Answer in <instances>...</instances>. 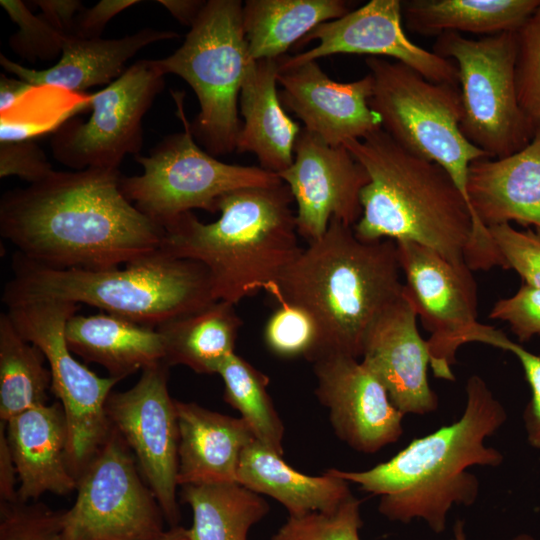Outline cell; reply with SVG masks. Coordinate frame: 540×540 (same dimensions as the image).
Listing matches in <instances>:
<instances>
[{
	"mask_svg": "<svg viewBox=\"0 0 540 540\" xmlns=\"http://www.w3.org/2000/svg\"><path fill=\"white\" fill-rule=\"evenodd\" d=\"M241 325L235 305L223 300L170 319L156 327L164 345V363L184 365L199 374H218L235 353Z\"/></svg>",
	"mask_w": 540,
	"mask_h": 540,
	"instance_id": "28",
	"label": "cell"
},
{
	"mask_svg": "<svg viewBox=\"0 0 540 540\" xmlns=\"http://www.w3.org/2000/svg\"><path fill=\"white\" fill-rule=\"evenodd\" d=\"M344 0H247L242 24L250 58L279 59L321 23L351 11Z\"/></svg>",
	"mask_w": 540,
	"mask_h": 540,
	"instance_id": "29",
	"label": "cell"
},
{
	"mask_svg": "<svg viewBox=\"0 0 540 540\" xmlns=\"http://www.w3.org/2000/svg\"><path fill=\"white\" fill-rule=\"evenodd\" d=\"M33 85L17 78L0 75V113L6 115L17 102L35 89Z\"/></svg>",
	"mask_w": 540,
	"mask_h": 540,
	"instance_id": "46",
	"label": "cell"
},
{
	"mask_svg": "<svg viewBox=\"0 0 540 540\" xmlns=\"http://www.w3.org/2000/svg\"><path fill=\"white\" fill-rule=\"evenodd\" d=\"M17 472L8 446L5 423H0V503L18 502Z\"/></svg>",
	"mask_w": 540,
	"mask_h": 540,
	"instance_id": "45",
	"label": "cell"
},
{
	"mask_svg": "<svg viewBox=\"0 0 540 540\" xmlns=\"http://www.w3.org/2000/svg\"><path fill=\"white\" fill-rule=\"evenodd\" d=\"M79 304L38 300L8 308L19 333L43 352L52 376L51 392L63 407L68 426V466L76 479L105 442L111 426L106 402L121 380L100 377L80 363L65 339L67 321Z\"/></svg>",
	"mask_w": 540,
	"mask_h": 540,
	"instance_id": "11",
	"label": "cell"
},
{
	"mask_svg": "<svg viewBox=\"0 0 540 540\" xmlns=\"http://www.w3.org/2000/svg\"><path fill=\"white\" fill-rule=\"evenodd\" d=\"M11 269L2 293L8 308L38 300L84 303L156 328L216 301L204 265L161 249L106 270L55 269L15 252Z\"/></svg>",
	"mask_w": 540,
	"mask_h": 540,
	"instance_id": "6",
	"label": "cell"
},
{
	"mask_svg": "<svg viewBox=\"0 0 540 540\" xmlns=\"http://www.w3.org/2000/svg\"><path fill=\"white\" fill-rule=\"evenodd\" d=\"M313 364L316 395L329 410L340 440L366 454L398 441L404 414L359 359L335 354L322 356Z\"/></svg>",
	"mask_w": 540,
	"mask_h": 540,
	"instance_id": "19",
	"label": "cell"
},
{
	"mask_svg": "<svg viewBox=\"0 0 540 540\" xmlns=\"http://www.w3.org/2000/svg\"><path fill=\"white\" fill-rule=\"evenodd\" d=\"M183 131L170 134L148 155H136L143 167L139 176H121L120 188L142 214L164 227L192 209L218 212V202L236 189L269 186L281 178L260 166L219 161L194 139L180 101Z\"/></svg>",
	"mask_w": 540,
	"mask_h": 540,
	"instance_id": "9",
	"label": "cell"
},
{
	"mask_svg": "<svg viewBox=\"0 0 540 540\" xmlns=\"http://www.w3.org/2000/svg\"><path fill=\"white\" fill-rule=\"evenodd\" d=\"M239 0H208L183 44L155 60L164 75L184 79L197 96L200 110L190 129L212 156L236 150L242 126L238 114L241 87L250 64Z\"/></svg>",
	"mask_w": 540,
	"mask_h": 540,
	"instance_id": "7",
	"label": "cell"
},
{
	"mask_svg": "<svg viewBox=\"0 0 540 540\" xmlns=\"http://www.w3.org/2000/svg\"><path fill=\"white\" fill-rule=\"evenodd\" d=\"M366 65L372 77L369 105L380 117L382 129L406 150L441 165L470 208L468 168L487 155L461 132L459 85L430 81L409 66L383 57H368Z\"/></svg>",
	"mask_w": 540,
	"mask_h": 540,
	"instance_id": "8",
	"label": "cell"
},
{
	"mask_svg": "<svg viewBox=\"0 0 540 540\" xmlns=\"http://www.w3.org/2000/svg\"><path fill=\"white\" fill-rule=\"evenodd\" d=\"M343 145L369 176L360 194L362 214L353 226L359 239L412 241L453 263H466L473 215L441 165L406 150L383 129Z\"/></svg>",
	"mask_w": 540,
	"mask_h": 540,
	"instance_id": "5",
	"label": "cell"
},
{
	"mask_svg": "<svg viewBox=\"0 0 540 540\" xmlns=\"http://www.w3.org/2000/svg\"><path fill=\"white\" fill-rule=\"evenodd\" d=\"M33 3L40 8L39 15L65 36L71 35L74 19L83 9L79 0H36Z\"/></svg>",
	"mask_w": 540,
	"mask_h": 540,
	"instance_id": "44",
	"label": "cell"
},
{
	"mask_svg": "<svg viewBox=\"0 0 540 540\" xmlns=\"http://www.w3.org/2000/svg\"><path fill=\"white\" fill-rule=\"evenodd\" d=\"M433 52L458 68L465 138L488 158H503L534 138L517 96V35L503 32L471 39L447 32L436 37Z\"/></svg>",
	"mask_w": 540,
	"mask_h": 540,
	"instance_id": "10",
	"label": "cell"
},
{
	"mask_svg": "<svg viewBox=\"0 0 540 540\" xmlns=\"http://www.w3.org/2000/svg\"><path fill=\"white\" fill-rule=\"evenodd\" d=\"M61 514L35 501L0 503V540H63Z\"/></svg>",
	"mask_w": 540,
	"mask_h": 540,
	"instance_id": "38",
	"label": "cell"
},
{
	"mask_svg": "<svg viewBox=\"0 0 540 540\" xmlns=\"http://www.w3.org/2000/svg\"><path fill=\"white\" fill-rule=\"evenodd\" d=\"M168 369L164 362L144 369L130 389L110 394L105 410L110 426L134 454L166 522L174 527L180 519L176 497L179 430L175 400L168 391Z\"/></svg>",
	"mask_w": 540,
	"mask_h": 540,
	"instance_id": "15",
	"label": "cell"
},
{
	"mask_svg": "<svg viewBox=\"0 0 540 540\" xmlns=\"http://www.w3.org/2000/svg\"><path fill=\"white\" fill-rule=\"evenodd\" d=\"M76 491L74 504L61 514L63 540H161L167 532L134 454L113 427Z\"/></svg>",
	"mask_w": 540,
	"mask_h": 540,
	"instance_id": "12",
	"label": "cell"
},
{
	"mask_svg": "<svg viewBox=\"0 0 540 540\" xmlns=\"http://www.w3.org/2000/svg\"><path fill=\"white\" fill-rule=\"evenodd\" d=\"M278 73V59L250 64L240 92L243 122L236 143L237 152L253 153L261 168L277 175L293 163L302 130L280 101Z\"/></svg>",
	"mask_w": 540,
	"mask_h": 540,
	"instance_id": "25",
	"label": "cell"
},
{
	"mask_svg": "<svg viewBox=\"0 0 540 540\" xmlns=\"http://www.w3.org/2000/svg\"><path fill=\"white\" fill-rule=\"evenodd\" d=\"M181 497L192 509L190 540H247L269 512L260 494L239 483L184 485Z\"/></svg>",
	"mask_w": 540,
	"mask_h": 540,
	"instance_id": "31",
	"label": "cell"
},
{
	"mask_svg": "<svg viewBox=\"0 0 540 540\" xmlns=\"http://www.w3.org/2000/svg\"><path fill=\"white\" fill-rule=\"evenodd\" d=\"M268 349L282 358L304 357L313 361L320 345V332L312 315L292 303H278L264 328Z\"/></svg>",
	"mask_w": 540,
	"mask_h": 540,
	"instance_id": "34",
	"label": "cell"
},
{
	"mask_svg": "<svg viewBox=\"0 0 540 540\" xmlns=\"http://www.w3.org/2000/svg\"><path fill=\"white\" fill-rule=\"evenodd\" d=\"M46 154L33 139L0 142V177L17 176L33 184L53 172Z\"/></svg>",
	"mask_w": 540,
	"mask_h": 540,
	"instance_id": "42",
	"label": "cell"
},
{
	"mask_svg": "<svg viewBox=\"0 0 540 540\" xmlns=\"http://www.w3.org/2000/svg\"><path fill=\"white\" fill-rule=\"evenodd\" d=\"M487 228L503 268L515 270L525 284L540 288V229L520 231L510 223Z\"/></svg>",
	"mask_w": 540,
	"mask_h": 540,
	"instance_id": "40",
	"label": "cell"
},
{
	"mask_svg": "<svg viewBox=\"0 0 540 540\" xmlns=\"http://www.w3.org/2000/svg\"><path fill=\"white\" fill-rule=\"evenodd\" d=\"M293 202L283 181L236 189L219 200L216 221L187 212L164 226L160 249L204 265L215 299L236 305L267 292L302 251Z\"/></svg>",
	"mask_w": 540,
	"mask_h": 540,
	"instance_id": "4",
	"label": "cell"
},
{
	"mask_svg": "<svg viewBox=\"0 0 540 540\" xmlns=\"http://www.w3.org/2000/svg\"><path fill=\"white\" fill-rule=\"evenodd\" d=\"M181 24L190 26L196 22L206 2L203 0H158Z\"/></svg>",
	"mask_w": 540,
	"mask_h": 540,
	"instance_id": "47",
	"label": "cell"
},
{
	"mask_svg": "<svg viewBox=\"0 0 540 540\" xmlns=\"http://www.w3.org/2000/svg\"><path fill=\"white\" fill-rule=\"evenodd\" d=\"M466 191L474 219L469 260L487 266L498 257L487 227L515 221L540 229V134L512 155L470 163Z\"/></svg>",
	"mask_w": 540,
	"mask_h": 540,
	"instance_id": "18",
	"label": "cell"
},
{
	"mask_svg": "<svg viewBox=\"0 0 540 540\" xmlns=\"http://www.w3.org/2000/svg\"><path fill=\"white\" fill-rule=\"evenodd\" d=\"M307 244L267 293L316 321L320 345L312 362L335 354L359 359L369 328L404 290L396 242L361 240L353 226L333 218Z\"/></svg>",
	"mask_w": 540,
	"mask_h": 540,
	"instance_id": "3",
	"label": "cell"
},
{
	"mask_svg": "<svg viewBox=\"0 0 540 540\" xmlns=\"http://www.w3.org/2000/svg\"><path fill=\"white\" fill-rule=\"evenodd\" d=\"M179 444L178 486L238 483L244 449L255 440L242 418L175 400Z\"/></svg>",
	"mask_w": 540,
	"mask_h": 540,
	"instance_id": "23",
	"label": "cell"
},
{
	"mask_svg": "<svg viewBox=\"0 0 540 540\" xmlns=\"http://www.w3.org/2000/svg\"><path fill=\"white\" fill-rule=\"evenodd\" d=\"M515 81L520 107L540 134V4L516 31Z\"/></svg>",
	"mask_w": 540,
	"mask_h": 540,
	"instance_id": "35",
	"label": "cell"
},
{
	"mask_svg": "<svg viewBox=\"0 0 540 540\" xmlns=\"http://www.w3.org/2000/svg\"><path fill=\"white\" fill-rule=\"evenodd\" d=\"M360 504L351 495L331 513L289 516L272 540H360Z\"/></svg>",
	"mask_w": 540,
	"mask_h": 540,
	"instance_id": "36",
	"label": "cell"
},
{
	"mask_svg": "<svg viewBox=\"0 0 540 540\" xmlns=\"http://www.w3.org/2000/svg\"><path fill=\"white\" fill-rule=\"evenodd\" d=\"M237 481L260 495L277 500L289 516L331 513L352 495L348 482L331 469L321 476L306 475L256 440L241 455Z\"/></svg>",
	"mask_w": 540,
	"mask_h": 540,
	"instance_id": "27",
	"label": "cell"
},
{
	"mask_svg": "<svg viewBox=\"0 0 540 540\" xmlns=\"http://www.w3.org/2000/svg\"><path fill=\"white\" fill-rule=\"evenodd\" d=\"M11 20L19 27L9 38V46L19 57L35 63L54 60L62 54L66 36L40 15H34L21 0H1Z\"/></svg>",
	"mask_w": 540,
	"mask_h": 540,
	"instance_id": "37",
	"label": "cell"
},
{
	"mask_svg": "<svg viewBox=\"0 0 540 540\" xmlns=\"http://www.w3.org/2000/svg\"><path fill=\"white\" fill-rule=\"evenodd\" d=\"M164 73L155 60L142 59L88 99V120H65L54 131L53 157L75 170L118 169L127 154L139 155L143 145L142 120L164 88Z\"/></svg>",
	"mask_w": 540,
	"mask_h": 540,
	"instance_id": "13",
	"label": "cell"
},
{
	"mask_svg": "<svg viewBox=\"0 0 540 540\" xmlns=\"http://www.w3.org/2000/svg\"><path fill=\"white\" fill-rule=\"evenodd\" d=\"M278 176L292 193L297 232L307 243L321 238L333 218L350 226L360 219L369 176L344 145L330 146L302 128L294 161Z\"/></svg>",
	"mask_w": 540,
	"mask_h": 540,
	"instance_id": "17",
	"label": "cell"
},
{
	"mask_svg": "<svg viewBox=\"0 0 540 540\" xmlns=\"http://www.w3.org/2000/svg\"><path fill=\"white\" fill-rule=\"evenodd\" d=\"M404 291L430 332V366L436 378L454 381L451 366L477 321V288L466 263H453L412 241H396Z\"/></svg>",
	"mask_w": 540,
	"mask_h": 540,
	"instance_id": "14",
	"label": "cell"
},
{
	"mask_svg": "<svg viewBox=\"0 0 540 540\" xmlns=\"http://www.w3.org/2000/svg\"><path fill=\"white\" fill-rule=\"evenodd\" d=\"M178 37L173 31L150 27L117 39H82L69 35L59 61L47 69L27 68L4 54H0V64L5 71L34 87L55 86L81 92L118 79L126 71L127 61L142 48Z\"/></svg>",
	"mask_w": 540,
	"mask_h": 540,
	"instance_id": "24",
	"label": "cell"
},
{
	"mask_svg": "<svg viewBox=\"0 0 540 540\" xmlns=\"http://www.w3.org/2000/svg\"><path fill=\"white\" fill-rule=\"evenodd\" d=\"M489 318L507 322L521 342L540 335V288L524 284L513 296L498 300Z\"/></svg>",
	"mask_w": 540,
	"mask_h": 540,
	"instance_id": "41",
	"label": "cell"
},
{
	"mask_svg": "<svg viewBox=\"0 0 540 540\" xmlns=\"http://www.w3.org/2000/svg\"><path fill=\"white\" fill-rule=\"evenodd\" d=\"M469 342L488 344L513 353L521 363L532 396L524 414V427L528 443L540 449V355L533 354L518 343L511 341L502 331L478 323Z\"/></svg>",
	"mask_w": 540,
	"mask_h": 540,
	"instance_id": "39",
	"label": "cell"
},
{
	"mask_svg": "<svg viewBox=\"0 0 540 540\" xmlns=\"http://www.w3.org/2000/svg\"><path fill=\"white\" fill-rule=\"evenodd\" d=\"M4 423L19 482L18 501L76 490L77 481L68 466L67 420L58 401L30 408Z\"/></svg>",
	"mask_w": 540,
	"mask_h": 540,
	"instance_id": "22",
	"label": "cell"
},
{
	"mask_svg": "<svg viewBox=\"0 0 540 540\" xmlns=\"http://www.w3.org/2000/svg\"><path fill=\"white\" fill-rule=\"evenodd\" d=\"M540 0H404L405 27L422 36L447 32L484 36L515 32Z\"/></svg>",
	"mask_w": 540,
	"mask_h": 540,
	"instance_id": "30",
	"label": "cell"
},
{
	"mask_svg": "<svg viewBox=\"0 0 540 540\" xmlns=\"http://www.w3.org/2000/svg\"><path fill=\"white\" fill-rule=\"evenodd\" d=\"M41 349L25 339L8 313L0 315V419L47 404L52 376Z\"/></svg>",
	"mask_w": 540,
	"mask_h": 540,
	"instance_id": "32",
	"label": "cell"
},
{
	"mask_svg": "<svg viewBox=\"0 0 540 540\" xmlns=\"http://www.w3.org/2000/svg\"><path fill=\"white\" fill-rule=\"evenodd\" d=\"M454 540H467L465 534V524L462 520H457L453 527ZM512 540H535V538L529 534H519Z\"/></svg>",
	"mask_w": 540,
	"mask_h": 540,
	"instance_id": "48",
	"label": "cell"
},
{
	"mask_svg": "<svg viewBox=\"0 0 540 540\" xmlns=\"http://www.w3.org/2000/svg\"><path fill=\"white\" fill-rule=\"evenodd\" d=\"M417 318L403 290L369 328L360 360L404 415H425L435 411L439 404L429 385L430 355L427 340L419 333Z\"/></svg>",
	"mask_w": 540,
	"mask_h": 540,
	"instance_id": "20",
	"label": "cell"
},
{
	"mask_svg": "<svg viewBox=\"0 0 540 540\" xmlns=\"http://www.w3.org/2000/svg\"><path fill=\"white\" fill-rule=\"evenodd\" d=\"M161 540H190L188 529L182 526L170 527Z\"/></svg>",
	"mask_w": 540,
	"mask_h": 540,
	"instance_id": "49",
	"label": "cell"
},
{
	"mask_svg": "<svg viewBox=\"0 0 540 540\" xmlns=\"http://www.w3.org/2000/svg\"><path fill=\"white\" fill-rule=\"evenodd\" d=\"M119 169L53 171L6 191L0 234L30 261L55 269L117 268L160 249L163 228L125 198Z\"/></svg>",
	"mask_w": 540,
	"mask_h": 540,
	"instance_id": "1",
	"label": "cell"
},
{
	"mask_svg": "<svg viewBox=\"0 0 540 540\" xmlns=\"http://www.w3.org/2000/svg\"><path fill=\"white\" fill-rule=\"evenodd\" d=\"M139 0H101L91 8H83L75 17L72 36L82 39L101 38L107 23Z\"/></svg>",
	"mask_w": 540,
	"mask_h": 540,
	"instance_id": "43",
	"label": "cell"
},
{
	"mask_svg": "<svg viewBox=\"0 0 540 540\" xmlns=\"http://www.w3.org/2000/svg\"><path fill=\"white\" fill-rule=\"evenodd\" d=\"M317 40L313 48L278 59L279 69H287L334 54H368L388 57L414 69L437 83L459 85L458 68L411 41L403 29L400 0H371L344 16L321 23L299 42Z\"/></svg>",
	"mask_w": 540,
	"mask_h": 540,
	"instance_id": "16",
	"label": "cell"
},
{
	"mask_svg": "<svg viewBox=\"0 0 540 540\" xmlns=\"http://www.w3.org/2000/svg\"><path fill=\"white\" fill-rule=\"evenodd\" d=\"M507 412L487 383L472 375L466 383V405L450 425L412 440L390 460L364 471H331L380 496L379 512L391 521L424 520L435 533L446 527L454 505L471 506L479 496L472 466L497 467L504 456L485 445L505 423Z\"/></svg>",
	"mask_w": 540,
	"mask_h": 540,
	"instance_id": "2",
	"label": "cell"
},
{
	"mask_svg": "<svg viewBox=\"0 0 540 540\" xmlns=\"http://www.w3.org/2000/svg\"><path fill=\"white\" fill-rule=\"evenodd\" d=\"M65 339L74 355L101 365L119 380L164 362L162 337L155 327L109 313L73 315Z\"/></svg>",
	"mask_w": 540,
	"mask_h": 540,
	"instance_id": "26",
	"label": "cell"
},
{
	"mask_svg": "<svg viewBox=\"0 0 540 540\" xmlns=\"http://www.w3.org/2000/svg\"><path fill=\"white\" fill-rule=\"evenodd\" d=\"M277 81L283 107L301 119L304 129L330 146H342L382 129L380 117L369 105V73L356 81L337 82L317 61H310L279 69Z\"/></svg>",
	"mask_w": 540,
	"mask_h": 540,
	"instance_id": "21",
	"label": "cell"
},
{
	"mask_svg": "<svg viewBox=\"0 0 540 540\" xmlns=\"http://www.w3.org/2000/svg\"><path fill=\"white\" fill-rule=\"evenodd\" d=\"M218 374L224 400L240 413L255 440L282 456L284 426L267 392L269 378L236 353L223 362Z\"/></svg>",
	"mask_w": 540,
	"mask_h": 540,
	"instance_id": "33",
	"label": "cell"
}]
</instances>
